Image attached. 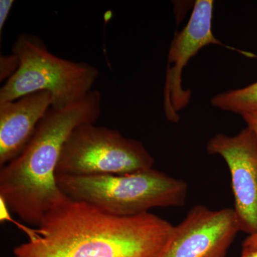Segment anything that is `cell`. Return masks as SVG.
<instances>
[{"label":"cell","instance_id":"6da1fadb","mask_svg":"<svg viewBox=\"0 0 257 257\" xmlns=\"http://www.w3.org/2000/svg\"><path fill=\"white\" fill-rule=\"evenodd\" d=\"M37 226L15 257H159L174 229L151 212L115 216L68 198Z\"/></svg>","mask_w":257,"mask_h":257},{"label":"cell","instance_id":"7a4b0ae2","mask_svg":"<svg viewBox=\"0 0 257 257\" xmlns=\"http://www.w3.org/2000/svg\"><path fill=\"white\" fill-rule=\"evenodd\" d=\"M101 102V92L94 89L64 109L51 107L23 152L1 167V200L27 224L38 226L67 199L56 181L61 152L74 128L97 121Z\"/></svg>","mask_w":257,"mask_h":257},{"label":"cell","instance_id":"3957f363","mask_svg":"<svg viewBox=\"0 0 257 257\" xmlns=\"http://www.w3.org/2000/svg\"><path fill=\"white\" fill-rule=\"evenodd\" d=\"M59 188L71 200L92 204L118 216L150 212L155 207L185 204L188 184L151 168L119 175H56Z\"/></svg>","mask_w":257,"mask_h":257},{"label":"cell","instance_id":"277c9868","mask_svg":"<svg viewBox=\"0 0 257 257\" xmlns=\"http://www.w3.org/2000/svg\"><path fill=\"white\" fill-rule=\"evenodd\" d=\"M13 52L19 57L20 67L0 89V103L46 91L52 95V107L64 109L93 90L99 75L92 64L56 56L30 34L19 35Z\"/></svg>","mask_w":257,"mask_h":257},{"label":"cell","instance_id":"5b68a950","mask_svg":"<svg viewBox=\"0 0 257 257\" xmlns=\"http://www.w3.org/2000/svg\"><path fill=\"white\" fill-rule=\"evenodd\" d=\"M155 159L141 142L118 130L88 123L69 135L56 175H119L153 168Z\"/></svg>","mask_w":257,"mask_h":257},{"label":"cell","instance_id":"8992f818","mask_svg":"<svg viewBox=\"0 0 257 257\" xmlns=\"http://www.w3.org/2000/svg\"><path fill=\"white\" fill-rule=\"evenodd\" d=\"M213 7L212 0L195 1L188 23L182 31L176 32L171 43L163 96L166 117L172 122H178L179 111L190 101L191 91L182 87V72L189 60L201 49L209 45H219L246 57H255L253 54L224 45L213 35Z\"/></svg>","mask_w":257,"mask_h":257},{"label":"cell","instance_id":"52a82bcc","mask_svg":"<svg viewBox=\"0 0 257 257\" xmlns=\"http://www.w3.org/2000/svg\"><path fill=\"white\" fill-rule=\"evenodd\" d=\"M240 231L234 208L213 210L197 204L174 226L159 257H226Z\"/></svg>","mask_w":257,"mask_h":257},{"label":"cell","instance_id":"ba28073f","mask_svg":"<svg viewBox=\"0 0 257 257\" xmlns=\"http://www.w3.org/2000/svg\"><path fill=\"white\" fill-rule=\"evenodd\" d=\"M209 155L222 157L229 167L234 211L242 232L257 231V138L246 126L234 136L219 133L208 142Z\"/></svg>","mask_w":257,"mask_h":257},{"label":"cell","instance_id":"9c48e42d","mask_svg":"<svg viewBox=\"0 0 257 257\" xmlns=\"http://www.w3.org/2000/svg\"><path fill=\"white\" fill-rule=\"evenodd\" d=\"M52 105V95L46 91L0 103L1 167L23 152Z\"/></svg>","mask_w":257,"mask_h":257},{"label":"cell","instance_id":"30bf717a","mask_svg":"<svg viewBox=\"0 0 257 257\" xmlns=\"http://www.w3.org/2000/svg\"><path fill=\"white\" fill-rule=\"evenodd\" d=\"M210 103L221 110L239 115L257 110V82L241 89H229L216 94Z\"/></svg>","mask_w":257,"mask_h":257},{"label":"cell","instance_id":"8fae6325","mask_svg":"<svg viewBox=\"0 0 257 257\" xmlns=\"http://www.w3.org/2000/svg\"><path fill=\"white\" fill-rule=\"evenodd\" d=\"M20 67V60L15 53L2 55L0 57V80L8 81L11 78Z\"/></svg>","mask_w":257,"mask_h":257},{"label":"cell","instance_id":"7c38bea8","mask_svg":"<svg viewBox=\"0 0 257 257\" xmlns=\"http://www.w3.org/2000/svg\"><path fill=\"white\" fill-rule=\"evenodd\" d=\"M241 257H257V231L243 241Z\"/></svg>","mask_w":257,"mask_h":257},{"label":"cell","instance_id":"4fadbf2b","mask_svg":"<svg viewBox=\"0 0 257 257\" xmlns=\"http://www.w3.org/2000/svg\"><path fill=\"white\" fill-rule=\"evenodd\" d=\"M15 4L14 0H0V32H3L5 23Z\"/></svg>","mask_w":257,"mask_h":257},{"label":"cell","instance_id":"5bb4252c","mask_svg":"<svg viewBox=\"0 0 257 257\" xmlns=\"http://www.w3.org/2000/svg\"><path fill=\"white\" fill-rule=\"evenodd\" d=\"M241 116L246 123V126L254 133L257 138V110L243 113Z\"/></svg>","mask_w":257,"mask_h":257}]
</instances>
